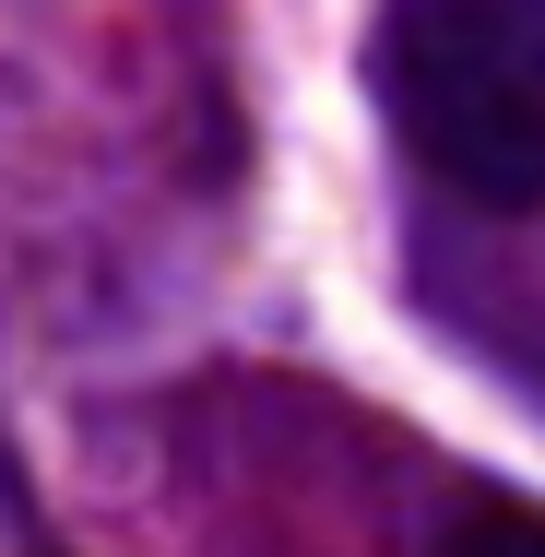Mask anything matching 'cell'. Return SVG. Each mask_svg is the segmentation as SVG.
<instances>
[{"instance_id": "obj_1", "label": "cell", "mask_w": 545, "mask_h": 557, "mask_svg": "<svg viewBox=\"0 0 545 557\" xmlns=\"http://www.w3.org/2000/svg\"><path fill=\"white\" fill-rule=\"evenodd\" d=\"M368 84L450 202L545 214V0H392Z\"/></svg>"}, {"instance_id": "obj_2", "label": "cell", "mask_w": 545, "mask_h": 557, "mask_svg": "<svg viewBox=\"0 0 545 557\" xmlns=\"http://www.w3.org/2000/svg\"><path fill=\"white\" fill-rule=\"evenodd\" d=\"M438 557H545V510L534 498H462Z\"/></svg>"}]
</instances>
